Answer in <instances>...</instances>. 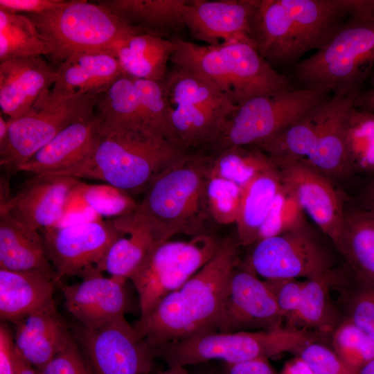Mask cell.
I'll list each match as a JSON object with an SVG mask.
<instances>
[{
  "label": "cell",
  "instance_id": "7c38bea8",
  "mask_svg": "<svg viewBox=\"0 0 374 374\" xmlns=\"http://www.w3.org/2000/svg\"><path fill=\"white\" fill-rule=\"evenodd\" d=\"M72 333L92 374L153 373L154 350L125 315L93 328L78 323Z\"/></svg>",
  "mask_w": 374,
  "mask_h": 374
},
{
  "label": "cell",
  "instance_id": "bcb514c9",
  "mask_svg": "<svg viewBox=\"0 0 374 374\" xmlns=\"http://www.w3.org/2000/svg\"><path fill=\"white\" fill-rule=\"evenodd\" d=\"M242 187L226 179L207 176L205 198L208 215L219 224L235 223Z\"/></svg>",
  "mask_w": 374,
  "mask_h": 374
},
{
  "label": "cell",
  "instance_id": "681fc988",
  "mask_svg": "<svg viewBox=\"0 0 374 374\" xmlns=\"http://www.w3.org/2000/svg\"><path fill=\"white\" fill-rule=\"evenodd\" d=\"M272 292L285 323L297 311L303 294L304 281L296 278L264 280Z\"/></svg>",
  "mask_w": 374,
  "mask_h": 374
},
{
  "label": "cell",
  "instance_id": "e575fe53",
  "mask_svg": "<svg viewBox=\"0 0 374 374\" xmlns=\"http://www.w3.org/2000/svg\"><path fill=\"white\" fill-rule=\"evenodd\" d=\"M328 98L321 101L262 148L275 163L307 159L324 121Z\"/></svg>",
  "mask_w": 374,
  "mask_h": 374
},
{
  "label": "cell",
  "instance_id": "277c9868",
  "mask_svg": "<svg viewBox=\"0 0 374 374\" xmlns=\"http://www.w3.org/2000/svg\"><path fill=\"white\" fill-rule=\"evenodd\" d=\"M25 15L47 45L48 55L59 64L80 53L114 51L131 37L150 33L129 24L98 3L84 0L64 1L48 11Z\"/></svg>",
  "mask_w": 374,
  "mask_h": 374
},
{
  "label": "cell",
  "instance_id": "ba28073f",
  "mask_svg": "<svg viewBox=\"0 0 374 374\" xmlns=\"http://www.w3.org/2000/svg\"><path fill=\"white\" fill-rule=\"evenodd\" d=\"M99 95L45 91L24 115L7 120L8 136L0 150V163L15 173L68 126L96 114Z\"/></svg>",
  "mask_w": 374,
  "mask_h": 374
},
{
  "label": "cell",
  "instance_id": "83f0119b",
  "mask_svg": "<svg viewBox=\"0 0 374 374\" xmlns=\"http://www.w3.org/2000/svg\"><path fill=\"white\" fill-rule=\"evenodd\" d=\"M57 287L50 277L37 272L0 269V318L12 323L54 303Z\"/></svg>",
  "mask_w": 374,
  "mask_h": 374
},
{
  "label": "cell",
  "instance_id": "f6af8a7d",
  "mask_svg": "<svg viewBox=\"0 0 374 374\" xmlns=\"http://www.w3.org/2000/svg\"><path fill=\"white\" fill-rule=\"evenodd\" d=\"M133 80L145 124L175 142L169 123L170 105L161 81L136 78Z\"/></svg>",
  "mask_w": 374,
  "mask_h": 374
},
{
  "label": "cell",
  "instance_id": "74e56055",
  "mask_svg": "<svg viewBox=\"0 0 374 374\" xmlns=\"http://www.w3.org/2000/svg\"><path fill=\"white\" fill-rule=\"evenodd\" d=\"M172 38L177 43V48L170 57L175 66L211 82L233 102L231 84L217 46L199 45L177 36Z\"/></svg>",
  "mask_w": 374,
  "mask_h": 374
},
{
  "label": "cell",
  "instance_id": "7402d4cb",
  "mask_svg": "<svg viewBox=\"0 0 374 374\" xmlns=\"http://www.w3.org/2000/svg\"><path fill=\"white\" fill-rule=\"evenodd\" d=\"M100 124L96 112L68 126L21 165L17 172L55 175L76 165L95 148L100 136Z\"/></svg>",
  "mask_w": 374,
  "mask_h": 374
},
{
  "label": "cell",
  "instance_id": "ee69618b",
  "mask_svg": "<svg viewBox=\"0 0 374 374\" xmlns=\"http://www.w3.org/2000/svg\"><path fill=\"white\" fill-rule=\"evenodd\" d=\"M78 195L94 213L118 217L134 212L138 204L128 192L109 184H82Z\"/></svg>",
  "mask_w": 374,
  "mask_h": 374
},
{
  "label": "cell",
  "instance_id": "e0dca14e",
  "mask_svg": "<svg viewBox=\"0 0 374 374\" xmlns=\"http://www.w3.org/2000/svg\"><path fill=\"white\" fill-rule=\"evenodd\" d=\"M217 47L227 70L235 105L257 96L291 89L289 78L271 66L260 55L253 41L235 40Z\"/></svg>",
  "mask_w": 374,
  "mask_h": 374
},
{
  "label": "cell",
  "instance_id": "4dcf8cb0",
  "mask_svg": "<svg viewBox=\"0 0 374 374\" xmlns=\"http://www.w3.org/2000/svg\"><path fill=\"white\" fill-rule=\"evenodd\" d=\"M336 249L354 278L374 285V210L363 208L346 213Z\"/></svg>",
  "mask_w": 374,
  "mask_h": 374
},
{
  "label": "cell",
  "instance_id": "d4e9b609",
  "mask_svg": "<svg viewBox=\"0 0 374 374\" xmlns=\"http://www.w3.org/2000/svg\"><path fill=\"white\" fill-rule=\"evenodd\" d=\"M114 51L75 54L59 64L53 91L100 95L124 75Z\"/></svg>",
  "mask_w": 374,
  "mask_h": 374
},
{
  "label": "cell",
  "instance_id": "91938a15",
  "mask_svg": "<svg viewBox=\"0 0 374 374\" xmlns=\"http://www.w3.org/2000/svg\"><path fill=\"white\" fill-rule=\"evenodd\" d=\"M8 121H5L2 114H0V150L2 149L8 139Z\"/></svg>",
  "mask_w": 374,
  "mask_h": 374
},
{
  "label": "cell",
  "instance_id": "9f6ffc18",
  "mask_svg": "<svg viewBox=\"0 0 374 374\" xmlns=\"http://www.w3.org/2000/svg\"><path fill=\"white\" fill-rule=\"evenodd\" d=\"M280 374H316L311 368L299 356L287 361Z\"/></svg>",
  "mask_w": 374,
  "mask_h": 374
},
{
  "label": "cell",
  "instance_id": "6125c7cd",
  "mask_svg": "<svg viewBox=\"0 0 374 374\" xmlns=\"http://www.w3.org/2000/svg\"><path fill=\"white\" fill-rule=\"evenodd\" d=\"M150 374H190L186 367L182 366H170L166 371L159 373H152Z\"/></svg>",
  "mask_w": 374,
  "mask_h": 374
},
{
  "label": "cell",
  "instance_id": "b9f144b4",
  "mask_svg": "<svg viewBox=\"0 0 374 374\" xmlns=\"http://www.w3.org/2000/svg\"><path fill=\"white\" fill-rule=\"evenodd\" d=\"M336 290L346 318L374 340V285L340 271Z\"/></svg>",
  "mask_w": 374,
  "mask_h": 374
},
{
  "label": "cell",
  "instance_id": "3957f363",
  "mask_svg": "<svg viewBox=\"0 0 374 374\" xmlns=\"http://www.w3.org/2000/svg\"><path fill=\"white\" fill-rule=\"evenodd\" d=\"M208 159L186 154L157 176L145 190L135 212L149 223L161 242L178 233L202 234L208 213L205 188Z\"/></svg>",
  "mask_w": 374,
  "mask_h": 374
},
{
  "label": "cell",
  "instance_id": "816d5d0a",
  "mask_svg": "<svg viewBox=\"0 0 374 374\" xmlns=\"http://www.w3.org/2000/svg\"><path fill=\"white\" fill-rule=\"evenodd\" d=\"M64 0H0V10L12 13H41L54 9Z\"/></svg>",
  "mask_w": 374,
  "mask_h": 374
},
{
  "label": "cell",
  "instance_id": "6da1fadb",
  "mask_svg": "<svg viewBox=\"0 0 374 374\" xmlns=\"http://www.w3.org/2000/svg\"><path fill=\"white\" fill-rule=\"evenodd\" d=\"M239 244L225 239L217 253L182 286L132 326L154 350L197 334L217 331L229 277Z\"/></svg>",
  "mask_w": 374,
  "mask_h": 374
},
{
  "label": "cell",
  "instance_id": "2e32d148",
  "mask_svg": "<svg viewBox=\"0 0 374 374\" xmlns=\"http://www.w3.org/2000/svg\"><path fill=\"white\" fill-rule=\"evenodd\" d=\"M259 1L188 0L184 12L186 28L194 38L210 46L253 41L251 24Z\"/></svg>",
  "mask_w": 374,
  "mask_h": 374
},
{
  "label": "cell",
  "instance_id": "8992f818",
  "mask_svg": "<svg viewBox=\"0 0 374 374\" xmlns=\"http://www.w3.org/2000/svg\"><path fill=\"white\" fill-rule=\"evenodd\" d=\"M374 65V22L348 20L322 48L301 61L295 73L306 88L326 87L357 99Z\"/></svg>",
  "mask_w": 374,
  "mask_h": 374
},
{
  "label": "cell",
  "instance_id": "680465c9",
  "mask_svg": "<svg viewBox=\"0 0 374 374\" xmlns=\"http://www.w3.org/2000/svg\"><path fill=\"white\" fill-rule=\"evenodd\" d=\"M365 205L364 208L374 210V176L364 192Z\"/></svg>",
  "mask_w": 374,
  "mask_h": 374
},
{
  "label": "cell",
  "instance_id": "d6a6232c",
  "mask_svg": "<svg viewBox=\"0 0 374 374\" xmlns=\"http://www.w3.org/2000/svg\"><path fill=\"white\" fill-rule=\"evenodd\" d=\"M281 187L278 167L260 173L242 187L239 212L235 222L239 245H253L259 231Z\"/></svg>",
  "mask_w": 374,
  "mask_h": 374
},
{
  "label": "cell",
  "instance_id": "f35d334b",
  "mask_svg": "<svg viewBox=\"0 0 374 374\" xmlns=\"http://www.w3.org/2000/svg\"><path fill=\"white\" fill-rule=\"evenodd\" d=\"M277 167L265 152L244 146H233L218 151L208 161L207 176L219 177L242 187L251 179Z\"/></svg>",
  "mask_w": 374,
  "mask_h": 374
},
{
  "label": "cell",
  "instance_id": "ffe728a7",
  "mask_svg": "<svg viewBox=\"0 0 374 374\" xmlns=\"http://www.w3.org/2000/svg\"><path fill=\"white\" fill-rule=\"evenodd\" d=\"M292 18L296 57L322 48L346 25L349 0H281Z\"/></svg>",
  "mask_w": 374,
  "mask_h": 374
},
{
  "label": "cell",
  "instance_id": "c3c4849f",
  "mask_svg": "<svg viewBox=\"0 0 374 374\" xmlns=\"http://www.w3.org/2000/svg\"><path fill=\"white\" fill-rule=\"evenodd\" d=\"M298 356L316 374H357L347 366L332 349L317 340L309 342Z\"/></svg>",
  "mask_w": 374,
  "mask_h": 374
},
{
  "label": "cell",
  "instance_id": "6f0895ef",
  "mask_svg": "<svg viewBox=\"0 0 374 374\" xmlns=\"http://www.w3.org/2000/svg\"><path fill=\"white\" fill-rule=\"evenodd\" d=\"M12 359L15 374H37L35 368L28 364L13 346Z\"/></svg>",
  "mask_w": 374,
  "mask_h": 374
},
{
  "label": "cell",
  "instance_id": "52a82bcc",
  "mask_svg": "<svg viewBox=\"0 0 374 374\" xmlns=\"http://www.w3.org/2000/svg\"><path fill=\"white\" fill-rule=\"evenodd\" d=\"M331 91L326 87L286 89L251 98L238 105L212 144L217 151L233 146L263 148Z\"/></svg>",
  "mask_w": 374,
  "mask_h": 374
},
{
  "label": "cell",
  "instance_id": "8d00e7d4",
  "mask_svg": "<svg viewBox=\"0 0 374 374\" xmlns=\"http://www.w3.org/2000/svg\"><path fill=\"white\" fill-rule=\"evenodd\" d=\"M96 112L101 119V129L117 127L152 129L143 120L133 78L126 74L99 95Z\"/></svg>",
  "mask_w": 374,
  "mask_h": 374
},
{
  "label": "cell",
  "instance_id": "4316f807",
  "mask_svg": "<svg viewBox=\"0 0 374 374\" xmlns=\"http://www.w3.org/2000/svg\"><path fill=\"white\" fill-rule=\"evenodd\" d=\"M251 34L264 59L279 63L297 60L294 22L281 0H260L251 20Z\"/></svg>",
  "mask_w": 374,
  "mask_h": 374
},
{
  "label": "cell",
  "instance_id": "94428289",
  "mask_svg": "<svg viewBox=\"0 0 374 374\" xmlns=\"http://www.w3.org/2000/svg\"><path fill=\"white\" fill-rule=\"evenodd\" d=\"M362 110L374 112V91L361 100Z\"/></svg>",
  "mask_w": 374,
  "mask_h": 374
},
{
  "label": "cell",
  "instance_id": "11a10c76",
  "mask_svg": "<svg viewBox=\"0 0 374 374\" xmlns=\"http://www.w3.org/2000/svg\"><path fill=\"white\" fill-rule=\"evenodd\" d=\"M348 20L374 22V0H350Z\"/></svg>",
  "mask_w": 374,
  "mask_h": 374
},
{
  "label": "cell",
  "instance_id": "ac0fdd59",
  "mask_svg": "<svg viewBox=\"0 0 374 374\" xmlns=\"http://www.w3.org/2000/svg\"><path fill=\"white\" fill-rule=\"evenodd\" d=\"M127 278H106L102 274L60 287L67 311L88 328L98 327L129 310L125 283Z\"/></svg>",
  "mask_w": 374,
  "mask_h": 374
},
{
  "label": "cell",
  "instance_id": "ab89813d",
  "mask_svg": "<svg viewBox=\"0 0 374 374\" xmlns=\"http://www.w3.org/2000/svg\"><path fill=\"white\" fill-rule=\"evenodd\" d=\"M49 49L26 15L0 10V62L48 55Z\"/></svg>",
  "mask_w": 374,
  "mask_h": 374
},
{
  "label": "cell",
  "instance_id": "836d02e7",
  "mask_svg": "<svg viewBox=\"0 0 374 374\" xmlns=\"http://www.w3.org/2000/svg\"><path fill=\"white\" fill-rule=\"evenodd\" d=\"M169 105H190L208 109L229 118L237 105L217 87L200 76L175 66L161 81Z\"/></svg>",
  "mask_w": 374,
  "mask_h": 374
},
{
  "label": "cell",
  "instance_id": "44dd1931",
  "mask_svg": "<svg viewBox=\"0 0 374 374\" xmlns=\"http://www.w3.org/2000/svg\"><path fill=\"white\" fill-rule=\"evenodd\" d=\"M13 324L14 348L35 369L43 367L74 340L55 302Z\"/></svg>",
  "mask_w": 374,
  "mask_h": 374
},
{
  "label": "cell",
  "instance_id": "5b68a950",
  "mask_svg": "<svg viewBox=\"0 0 374 374\" xmlns=\"http://www.w3.org/2000/svg\"><path fill=\"white\" fill-rule=\"evenodd\" d=\"M314 340L310 334L286 327L237 332L211 331L161 346L154 352L168 367H186L211 360L236 364L284 353L298 356Z\"/></svg>",
  "mask_w": 374,
  "mask_h": 374
},
{
  "label": "cell",
  "instance_id": "4fadbf2b",
  "mask_svg": "<svg viewBox=\"0 0 374 374\" xmlns=\"http://www.w3.org/2000/svg\"><path fill=\"white\" fill-rule=\"evenodd\" d=\"M275 298L247 266L233 269L225 289L217 331L237 332L269 330L284 326Z\"/></svg>",
  "mask_w": 374,
  "mask_h": 374
},
{
  "label": "cell",
  "instance_id": "d6986e66",
  "mask_svg": "<svg viewBox=\"0 0 374 374\" xmlns=\"http://www.w3.org/2000/svg\"><path fill=\"white\" fill-rule=\"evenodd\" d=\"M57 69L42 57H23L0 62V107L9 118L26 114L53 85Z\"/></svg>",
  "mask_w": 374,
  "mask_h": 374
},
{
  "label": "cell",
  "instance_id": "30bf717a",
  "mask_svg": "<svg viewBox=\"0 0 374 374\" xmlns=\"http://www.w3.org/2000/svg\"><path fill=\"white\" fill-rule=\"evenodd\" d=\"M39 232L60 287L64 276L84 279L102 274L107 253L123 230L114 218L57 225Z\"/></svg>",
  "mask_w": 374,
  "mask_h": 374
},
{
  "label": "cell",
  "instance_id": "be15d7a7",
  "mask_svg": "<svg viewBox=\"0 0 374 374\" xmlns=\"http://www.w3.org/2000/svg\"><path fill=\"white\" fill-rule=\"evenodd\" d=\"M357 374H374V359L362 367Z\"/></svg>",
  "mask_w": 374,
  "mask_h": 374
},
{
  "label": "cell",
  "instance_id": "484cf974",
  "mask_svg": "<svg viewBox=\"0 0 374 374\" xmlns=\"http://www.w3.org/2000/svg\"><path fill=\"white\" fill-rule=\"evenodd\" d=\"M338 274L339 271L333 268L305 280L299 307L285 322V327L330 336L346 318L340 303L332 299Z\"/></svg>",
  "mask_w": 374,
  "mask_h": 374
},
{
  "label": "cell",
  "instance_id": "7a4b0ae2",
  "mask_svg": "<svg viewBox=\"0 0 374 374\" xmlns=\"http://www.w3.org/2000/svg\"><path fill=\"white\" fill-rule=\"evenodd\" d=\"M100 133L95 148L84 159L53 175L98 179L128 193L145 190L156 176L188 154L149 128H100Z\"/></svg>",
  "mask_w": 374,
  "mask_h": 374
},
{
  "label": "cell",
  "instance_id": "5bb4252c",
  "mask_svg": "<svg viewBox=\"0 0 374 374\" xmlns=\"http://www.w3.org/2000/svg\"><path fill=\"white\" fill-rule=\"evenodd\" d=\"M276 165L282 187L337 248L346 213L331 179L303 161Z\"/></svg>",
  "mask_w": 374,
  "mask_h": 374
},
{
  "label": "cell",
  "instance_id": "f907efd6",
  "mask_svg": "<svg viewBox=\"0 0 374 374\" xmlns=\"http://www.w3.org/2000/svg\"><path fill=\"white\" fill-rule=\"evenodd\" d=\"M35 370L37 374H92L75 339L43 367Z\"/></svg>",
  "mask_w": 374,
  "mask_h": 374
},
{
  "label": "cell",
  "instance_id": "e7e4bbea",
  "mask_svg": "<svg viewBox=\"0 0 374 374\" xmlns=\"http://www.w3.org/2000/svg\"><path fill=\"white\" fill-rule=\"evenodd\" d=\"M205 374H215V372L212 371H209L206 372Z\"/></svg>",
  "mask_w": 374,
  "mask_h": 374
},
{
  "label": "cell",
  "instance_id": "1f68e13d",
  "mask_svg": "<svg viewBox=\"0 0 374 374\" xmlns=\"http://www.w3.org/2000/svg\"><path fill=\"white\" fill-rule=\"evenodd\" d=\"M188 0H105L97 3L129 24L163 37L185 28Z\"/></svg>",
  "mask_w": 374,
  "mask_h": 374
},
{
  "label": "cell",
  "instance_id": "f546056e",
  "mask_svg": "<svg viewBox=\"0 0 374 374\" xmlns=\"http://www.w3.org/2000/svg\"><path fill=\"white\" fill-rule=\"evenodd\" d=\"M177 48L172 38L142 33L135 35L115 49L125 74L136 79L160 82L165 78L167 64Z\"/></svg>",
  "mask_w": 374,
  "mask_h": 374
},
{
  "label": "cell",
  "instance_id": "f1b7e54d",
  "mask_svg": "<svg viewBox=\"0 0 374 374\" xmlns=\"http://www.w3.org/2000/svg\"><path fill=\"white\" fill-rule=\"evenodd\" d=\"M122 234L109 249L103 271L129 279L148 253L161 243L149 223L135 211L116 217Z\"/></svg>",
  "mask_w": 374,
  "mask_h": 374
},
{
  "label": "cell",
  "instance_id": "cb8c5ba5",
  "mask_svg": "<svg viewBox=\"0 0 374 374\" xmlns=\"http://www.w3.org/2000/svg\"><path fill=\"white\" fill-rule=\"evenodd\" d=\"M0 269L40 273L56 284L40 232L8 211H0Z\"/></svg>",
  "mask_w": 374,
  "mask_h": 374
},
{
  "label": "cell",
  "instance_id": "7dc6e473",
  "mask_svg": "<svg viewBox=\"0 0 374 374\" xmlns=\"http://www.w3.org/2000/svg\"><path fill=\"white\" fill-rule=\"evenodd\" d=\"M302 212L294 199L281 185L259 231L257 242L292 229L303 221Z\"/></svg>",
  "mask_w": 374,
  "mask_h": 374
},
{
  "label": "cell",
  "instance_id": "db71d44e",
  "mask_svg": "<svg viewBox=\"0 0 374 374\" xmlns=\"http://www.w3.org/2000/svg\"><path fill=\"white\" fill-rule=\"evenodd\" d=\"M14 339L5 323L0 326V374H15L12 359Z\"/></svg>",
  "mask_w": 374,
  "mask_h": 374
},
{
  "label": "cell",
  "instance_id": "9a60e30c",
  "mask_svg": "<svg viewBox=\"0 0 374 374\" xmlns=\"http://www.w3.org/2000/svg\"><path fill=\"white\" fill-rule=\"evenodd\" d=\"M82 184L72 177L36 174L1 204L0 211L10 212L36 231L57 226Z\"/></svg>",
  "mask_w": 374,
  "mask_h": 374
},
{
  "label": "cell",
  "instance_id": "03108f58",
  "mask_svg": "<svg viewBox=\"0 0 374 374\" xmlns=\"http://www.w3.org/2000/svg\"><path fill=\"white\" fill-rule=\"evenodd\" d=\"M215 374H222V372H218V373L215 372Z\"/></svg>",
  "mask_w": 374,
  "mask_h": 374
},
{
  "label": "cell",
  "instance_id": "7bdbcfd3",
  "mask_svg": "<svg viewBox=\"0 0 374 374\" xmlns=\"http://www.w3.org/2000/svg\"><path fill=\"white\" fill-rule=\"evenodd\" d=\"M330 337L332 349L357 373L374 359V340L348 318L336 328Z\"/></svg>",
  "mask_w": 374,
  "mask_h": 374
},
{
  "label": "cell",
  "instance_id": "f5cc1de1",
  "mask_svg": "<svg viewBox=\"0 0 374 374\" xmlns=\"http://www.w3.org/2000/svg\"><path fill=\"white\" fill-rule=\"evenodd\" d=\"M222 374H280L267 358H258L236 364L223 363Z\"/></svg>",
  "mask_w": 374,
  "mask_h": 374
},
{
  "label": "cell",
  "instance_id": "60d3db41",
  "mask_svg": "<svg viewBox=\"0 0 374 374\" xmlns=\"http://www.w3.org/2000/svg\"><path fill=\"white\" fill-rule=\"evenodd\" d=\"M346 151L350 175L374 176V112L353 108L347 122Z\"/></svg>",
  "mask_w": 374,
  "mask_h": 374
},
{
  "label": "cell",
  "instance_id": "d590c367",
  "mask_svg": "<svg viewBox=\"0 0 374 374\" xmlns=\"http://www.w3.org/2000/svg\"><path fill=\"white\" fill-rule=\"evenodd\" d=\"M169 105V123L172 139L185 150L192 146L213 144L229 119L220 113L195 105Z\"/></svg>",
  "mask_w": 374,
  "mask_h": 374
},
{
  "label": "cell",
  "instance_id": "603a6c76",
  "mask_svg": "<svg viewBox=\"0 0 374 374\" xmlns=\"http://www.w3.org/2000/svg\"><path fill=\"white\" fill-rule=\"evenodd\" d=\"M356 100L337 93L328 98L327 112L314 146L303 161L330 179L351 175L346 157V134Z\"/></svg>",
  "mask_w": 374,
  "mask_h": 374
},
{
  "label": "cell",
  "instance_id": "9c48e42d",
  "mask_svg": "<svg viewBox=\"0 0 374 374\" xmlns=\"http://www.w3.org/2000/svg\"><path fill=\"white\" fill-rule=\"evenodd\" d=\"M222 242L202 233L188 241L168 240L158 244L129 278L139 295L141 317L195 275L217 253Z\"/></svg>",
  "mask_w": 374,
  "mask_h": 374
},
{
  "label": "cell",
  "instance_id": "8fae6325",
  "mask_svg": "<svg viewBox=\"0 0 374 374\" xmlns=\"http://www.w3.org/2000/svg\"><path fill=\"white\" fill-rule=\"evenodd\" d=\"M253 246L246 266L265 280L311 279L334 268L330 250L304 220Z\"/></svg>",
  "mask_w": 374,
  "mask_h": 374
}]
</instances>
